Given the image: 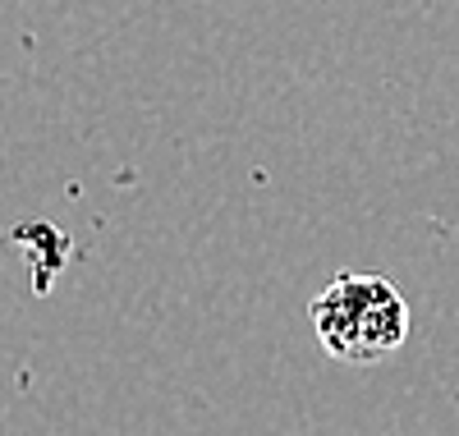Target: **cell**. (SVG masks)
Returning a JSON list of instances; mask_svg holds the SVG:
<instances>
[{
	"label": "cell",
	"mask_w": 459,
	"mask_h": 436,
	"mask_svg": "<svg viewBox=\"0 0 459 436\" xmlns=\"http://www.w3.org/2000/svg\"><path fill=\"white\" fill-rule=\"evenodd\" d=\"M308 322L326 359L344 368H377L409 340V303L381 271H340L308 303Z\"/></svg>",
	"instance_id": "6da1fadb"
}]
</instances>
